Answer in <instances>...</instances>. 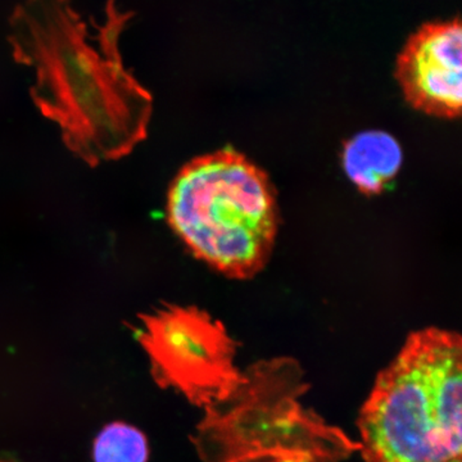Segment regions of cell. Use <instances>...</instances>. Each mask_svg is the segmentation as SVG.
I'll return each mask as SVG.
<instances>
[{
  "label": "cell",
  "instance_id": "7a4b0ae2",
  "mask_svg": "<svg viewBox=\"0 0 462 462\" xmlns=\"http://www.w3.org/2000/svg\"><path fill=\"white\" fill-rule=\"evenodd\" d=\"M167 221L197 260L236 281L269 263L281 226L278 197L263 167L226 147L196 157L175 176Z\"/></svg>",
  "mask_w": 462,
  "mask_h": 462
},
{
  "label": "cell",
  "instance_id": "ba28073f",
  "mask_svg": "<svg viewBox=\"0 0 462 462\" xmlns=\"http://www.w3.org/2000/svg\"><path fill=\"white\" fill-rule=\"evenodd\" d=\"M0 462H16V461H12V460H0Z\"/></svg>",
  "mask_w": 462,
  "mask_h": 462
},
{
  "label": "cell",
  "instance_id": "6da1fadb",
  "mask_svg": "<svg viewBox=\"0 0 462 462\" xmlns=\"http://www.w3.org/2000/svg\"><path fill=\"white\" fill-rule=\"evenodd\" d=\"M357 428L365 462H461L460 334L410 333L376 376Z\"/></svg>",
  "mask_w": 462,
  "mask_h": 462
},
{
  "label": "cell",
  "instance_id": "52a82bcc",
  "mask_svg": "<svg viewBox=\"0 0 462 462\" xmlns=\"http://www.w3.org/2000/svg\"><path fill=\"white\" fill-rule=\"evenodd\" d=\"M94 462H148L147 437L126 422L106 425L93 443Z\"/></svg>",
  "mask_w": 462,
  "mask_h": 462
},
{
  "label": "cell",
  "instance_id": "5b68a950",
  "mask_svg": "<svg viewBox=\"0 0 462 462\" xmlns=\"http://www.w3.org/2000/svg\"><path fill=\"white\" fill-rule=\"evenodd\" d=\"M397 83L416 111L455 120L462 106V29L458 20L427 23L398 54Z\"/></svg>",
  "mask_w": 462,
  "mask_h": 462
},
{
  "label": "cell",
  "instance_id": "3957f363",
  "mask_svg": "<svg viewBox=\"0 0 462 462\" xmlns=\"http://www.w3.org/2000/svg\"><path fill=\"white\" fill-rule=\"evenodd\" d=\"M294 358L252 364L230 397L205 409L191 442L203 462H345L360 446L307 409Z\"/></svg>",
  "mask_w": 462,
  "mask_h": 462
},
{
  "label": "cell",
  "instance_id": "277c9868",
  "mask_svg": "<svg viewBox=\"0 0 462 462\" xmlns=\"http://www.w3.org/2000/svg\"><path fill=\"white\" fill-rule=\"evenodd\" d=\"M141 321L136 338L161 388H171L205 410L223 402L238 387V342L208 312L166 305L142 316Z\"/></svg>",
  "mask_w": 462,
  "mask_h": 462
},
{
  "label": "cell",
  "instance_id": "8992f818",
  "mask_svg": "<svg viewBox=\"0 0 462 462\" xmlns=\"http://www.w3.org/2000/svg\"><path fill=\"white\" fill-rule=\"evenodd\" d=\"M343 171L366 197L380 196L402 169L403 151L389 133L369 130L356 134L343 145Z\"/></svg>",
  "mask_w": 462,
  "mask_h": 462
}]
</instances>
